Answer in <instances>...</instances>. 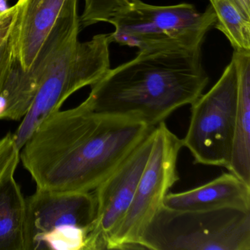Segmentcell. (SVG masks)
Returning <instances> with one entry per match:
<instances>
[{
  "label": "cell",
  "instance_id": "6da1fadb",
  "mask_svg": "<svg viewBox=\"0 0 250 250\" xmlns=\"http://www.w3.org/2000/svg\"><path fill=\"white\" fill-rule=\"evenodd\" d=\"M155 127L96 112L85 100L43 120L20 151L36 188L90 192Z\"/></svg>",
  "mask_w": 250,
  "mask_h": 250
},
{
  "label": "cell",
  "instance_id": "7a4b0ae2",
  "mask_svg": "<svg viewBox=\"0 0 250 250\" xmlns=\"http://www.w3.org/2000/svg\"><path fill=\"white\" fill-rule=\"evenodd\" d=\"M208 80L201 49L139 51L135 58L110 68L90 86L85 101L96 112L155 127L179 108L192 104Z\"/></svg>",
  "mask_w": 250,
  "mask_h": 250
},
{
  "label": "cell",
  "instance_id": "3957f363",
  "mask_svg": "<svg viewBox=\"0 0 250 250\" xmlns=\"http://www.w3.org/2000/svg\"><path fill=\"white\" fill-rule=\"evenodd\" d=\"M80 30L78 0H68L51 32L52 49L34 100L13 134L20 151L43 120L60 110L71 95L93 85L110 69L109 35L80 42Z\"/></svg>",
  "mask_w": 250,
  "mask_h": 250
},
{
  "label": "cell",
  "instance_id": "277c9868",
  "mask_svg": "<svg viewBox=\"0 0 250 250\" xmlns=\"http://www.w3.org/2000/svg\"><path fill=\"white\" fill-rule=\"evenodd\" d=\"M140 249L250 250V210H182L163 206L145 230Z\"/></svg>",
  "mask_w": 250,
  "mask_h": 250
},
{
  "label": "cell",
  "instance_id": "5b68a950",
  "mask_svg": "<svg viewBox=\"0 0 250 250\" xmlns=\"http://www.w3.org/2000/svg\"><path fill=\"white\" fill-rule=\"evenodd\" d=\"M210 5L200 12L191 4L157 6L138 0L114 16L111 43L139 51L201 49L208 32L214 26Z\"/></svg>",
  "mask_w": 250,
  "mask_h": 250
},
{
  "label": "cell",
  "instance_id": "8992f818",
  "mask_svg": "<svg viewBox=\"0 0 250 250\" xmlns=\"http://www.w3.org/2000/svg\"><path fill=\"white\" fill-rule=\"evenodd\" d=\"M26 205L27 250H86L96 218L93 192L36 188Z\"/></svg>",
  "mask_w": 250,
  "mask_h": 250
},
{
  "label": "cell",
  "instance_id": "52a82bcc",
  "mask_svg": "<svg viewBox=\"0 0 250 250\" xmlns=\"http://www.w3.org/2000/svg\"><path fill=\"white\" fill-rule=\"evenodd\" d=\"M182 147V140L165 122L155 127L151 151L109 250H140V241L147 225L164 206L169 190L179 181L177 165Z\"/></svg>",
  "mask_w": 250,
  "mask_h": 250
},
{
  "label": "cell",
  "instance_id": "ba28073f",
  "mask_svg": "<svg viewBox=\"0 0 250 250\" xmlns=\"http://www.w3.org/2000/svg\"><path fill=\"white\" fill-rule=\"evenodd\" d=\"M237 106V74L230 61L217 83L191 105V116L183 147L194 164L222 167L230 162Z\"/></svg>",
  "mask_w": 250,
  "mask_h": 250
},
{
  "label": "cell",
  "instance_id": "9c48e42d",
  "mask_svg": "<svg viewBox=\"0 0 250 250\" xmlns=\"http://www.w3.org/2000/svg\"><path fill=\"white\" fill-rule=\"evenodd\" d=\"M154 128L93 190L96 218L87 238L86 250H109V243L129 208L147 163L153 145Z\"/></svg>",
  "mask_w": 250,
  "mask_h": 250
},
{
  "label": "cell",
  "instance_id": "30bf717a",
  "mask_svg": "<svg viewBox=\"0 0 250 250\" xmlns=\"http://www.w3.org/2000/svg\"><path fill=\"white\" fill-rule=\"evenodd\" d=\"M67 0H19L8 36L13 56L24 71L33 66Z\"/></svg>",
  "mask_w": 250,
  "mask_h": 250
},
{
  "label": "cell",
  "instance_id": "8fae6325",
  "mask_svg": "<svg viewBox=\"0 0 250 250\" xmlns=\"http://www.w3.org/2000/svg\"><path fill=\"white\" fill-rule=\"evenodd\" d=\"M164 206L174 210H207L234 208L250 210V185L230 172L223 173L200 187L169 192Z\"/></svg>",
  "mask_w": 250,
  "mask_h": 250
},
{
  "label": "cell",
  "instance_id": "7c38bea8",
  "mask_svg": "<svg viewBox=\"0 0 250 250\" xmlns=\"http://www.w3.org/2000/svg\"><path fill=\"white\" fill-rule=\"evenodd\" d=\"M237 106L232 154L228 170L250 185V52L234 51Z\"/></svg>",
  "mask_w": 250,
  "mask_h": 250
},
{
  "label": "cell",
  "instance_id": "4fadbf2b",
  "mask_svg": "<svg viewBox=\"0 0 250 250\" xmlns=\"http://www.w3.org/2000/svg\"><path fill=\"white\" fill-rule=\"evenodd\" d=\"M43 63L36 61L24 71L12 55L0 78V120L18 121L25 117L39 87Z\"/></svg>",
  "mask_w": 250,
  "mask_h": 250
},
{
  "label": "cell",
  "instance_id": "5bb4252c",
  "mask_svg": "<svg viewBox=\"0 0 250 250\" xmlns=\"http://www.w3.org/2000/svg\"><path fill=\"white\" fill-rule=\"evenodd\" d=\"M14 175L0 182V250H27L26 198Z\"/></svg>",
  "mask_w": 250,
  "mask_h": 250
},
{
  "label": "cell",
  "instance_id": "9a60e30c",
  "mask_svg": "<svg viewBox=\"0 0 250 250\" xmlns=\"http://www.w3.org/2000/svg\"><path fill=\"white\" fill-rule=\"evenodd\" d=\"M215 14V24L229 40L234 51L250 52V20L229 0H209Z\"/></svg>",
  "mask_w": 250,
  "mask_h": 250
},
{
  "label": "cell",
  "instance_id": "2e32d148",
  "mask_svg": "<svg viewBox=\"0 0 250 250\" xmlns=\"http://www.w3.org/2000/svg\"><path fill=\"white\" fill-rule=\"evenodd\" d=\"M138 0H84L83 14L80 17V27H87L99 22H108L124 8Z\"/></svg>",
  "mask_w": 250,
  "mask_h": 250
},
{
  "label": "cell",
  "instance_id": "e0dca14e",
  "mask_svg": "<svg viewBox=\"0 0 250 250\" xmlns=\"http://www.w3.org/2000/svg\"><path fill=\"white\" fill-rule=\"evenodd\" d=\"M20 162V150L16 146L14 134L8 133L0 139V182L16 172Z\"/></svg>",
  "mask_w": 250,
  "mask_h": 250
},
{
  "label": "cell",
  "instance_id": "ac0fdd59",
  "mask_svg": "<svg viewBox=\"0 0 250 250\" xmlns=\"http://www.w3.org/2000/svg\"><path fill=\"white\" fill-rule=\"evenodd\" d=\"M8 39L0 46V78L12 58V52Z\"/></svg>",
  "mask_w": 250,
  "mask_h": 250
},
{
  "label": "cell",
  "instance_id": "d6986e66",
  "mask_svg": "<svg viewBox=\"0 0 250 250\" xmlns=\"http://www.w3.org/2000/svg\"><path fill=\"white\" fill-rule=\"evenodd\" d=\"M241 13L250 20V0H229Z\"/></svg>",
  "mask_w": 250,
  "mask_h": 250
},
{
  "label": "cell",
  "instance_id": "ffe728a7",
  "mask_svg": "<svg viewBox=\"0 0 250 250\" xmlns=\"http://www.w3.org/2000/svg\"><path fill=\"white\" fill-rule=\"evenodd\" d=\"M9 8L7 0H0V13L5 12Z\"/></svg>",
  "mask_w": 250,
  "mask_h": 250
},
{
  "label": "cell",
  "instance_id": "44dd1931",
  "mask_svg": "<svg viewBox=\"0 0 250 250\" xmlns=\"http://www.w3.org/2000/svg\"><path fill=\"white\" fill-rule=\"evenodd\" d=\"M7 1H8V0H7Z\"/></svg>",
  "mask_w": 250,
  "mask_h": 250
}]
</instances>
